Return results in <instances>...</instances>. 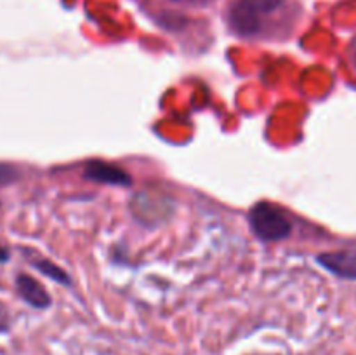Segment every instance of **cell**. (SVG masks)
<instances>
[{
    "instance_id": "8992f818",
    "label": "cell",
    "mask_w": 356,
    "mask_h": 355,
    "mask_svg": "<svg viewBox=\"0 0 356 355\" xmlns=\"http://www.w3.org/2000/svg\"><path fill=\"white\" fill-rule=\"evenodd\" d=\"M35 267H37V270H40L42 274L47 275L49 278H52V281L59 282V284H65V285L70 284L68 274H66L65 270H61L58 265L51 263V261H47V260H38V261H35Z\"/></svg>"
},
{
    "instance_id": "6da1fadb",
    "label": "cell",
    "mask_w": 356,
    "mask_h": 355,
    "mask_svg": "<svg viewBox=\"0 0 356 355\" xmlns=\"http://www.w3.org/2000/svg\"><path fill=\"white\" fill-rule=\"evenodd\" d=\"M226 24L245 40H284L305 16L299 0H226Z\"/></svg>"
},
{
    "instance_id": "9c48e42d",
    "label": "cell",
    "mask_w": 356,
    "mask_h": 355,
    "mask_svg": "<svg viewBox=\"0 0 356 355\" xmlns=\"http://www.w3.org/2000/svg\"><path fill=\"white\" fill-rule=\"evenodd\" d=\"M350 54H351V61H353V66L356 68V38L353 40V44H351Z\"/></svg>"
},
{
    "instance_id": "ba28073f",
    "label": "cell",
    "mask_w": 356,
    "mask_h": 355,
    "mask_svg": "<svg viewBox=\"0 0 356 355\" xmlns=\"http://www.w3.org/2000/svg\"><path fill=\"white\" fill-rule=\"evenodd\" d=\"M7 327V312L3 310V306L0 305V331H3Z\"/></svg>"
},
{
    "instance_id": "5b68a950",
    "label": "cell",
    "mask_w": 356,
    "mask_h": 355,
    "mask_svg": "<svg viewBox=\"0 0 356 355\" xmlns=\"http://www.w3.org/2000/svg\"><path fill=\"white\" fill-rule=\"evenodd\" d=\"M16 285L19 296L28 305L35 306V308H47V306H51V296L42 287L40 282L31 278L30 275H19L16 278Z\"/></svg>"
},
{
    "instance_id": "30bf717a",
    "label": "cell",
    "mask_w": 356,
    "mask_h": 355,
    "mask_svg": "<svg viewBox=\"0 0 356 355\" xmlns=\"http://www.w3.org/2000/svg\"><path fill=\"white\" fill-rule=\"evenodd\" d=\"M7 258H9V253H7L6 247H3L2 244H0V261H6Z\"/></svg>"
},
{
    "instance_id": "52a82bcc",
    "label": "cell",
    "mask_w": 356,
    "mask_h": 355,
    "mask_svg": "<svg viewBox=\"0 0 356 355\" xmlns=\"http://www.w3.org/2000/svg\"><path fill=\"white\" fill-rule=\"evenodd\" d=\"M167 2L179 7H204V6H209V3H212L214 0H167Z\"/></svg>"
},
{
    "instance_id": "277c9868",
    "label": "cell",
    "mask_w": 356,
    "mask_h": 355,
    "mask_svg": "<svg viewBox=\"0 0 356 355\" xmlns=\"http://www.w3.org/2000/svg\"><path fill=\"white\" fill-rule=\"evenodd\" d=\"M316 261L337 277L356 278V254L353 253H325L320 254Z\"/></svg>"
},
{
    "instance_id": "3957f363",
    "label": "cell",
    "mask_w": 356,
    "mask_h": 355,
    "mask_svg": "<svg viewBox=\"0 0 356 355\" xmlns=\"http://www.w3.org/2000/svg\"><path fill=\"white\" fill-rule=\"evenodd\" d=\"M83 178L87 181H96L104 184H118V187H129L132 183L131 176L120 167L106 162H89L83 169Z\"/></svg>"
},
{
    "instance_id": "7a4b0ae2",
    "label": "cell",
    "mask_w": 356,
    "mask_h": 355,
    "mask_svg": "<svg viewBox=\"0 0 356 355\" xmlns=\"http://www.w3.org/2000/svg\"><path fill=\"white\" fill-rule=\"evenodd\" d=\"M249 221L254 233L266 242L287 239L292 232V225L285 212L268 202L254 205L249 214Z\"/></svg>"
}]
</instances>
